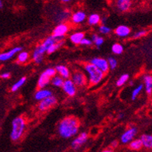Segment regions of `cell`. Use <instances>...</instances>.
Wrapping results in <instances>:
<instances>
[{
	"label": "cell",
	"mask_w": 152,
	"mask_h": 152,
	"mask_svg": "<svg viewBox=\"0 0 152 152\" xmlns=\"http://www.w3.org/2000/svg\"><path fill=\"white\" fill-rule=\"evenodd\" d=\"M116 8L121 12L127 11L131 6V1L130 0H118L116 2Z\"/></svg>",
	"instance_id": "cell-18"
},
{
	"label": "cell",
	"mask_w": 152,
	"mask_h": 152,
	"mask_svg": "<svg viewBox=\"0 0 152 152\" xmlns=\"http://www.w3.org/2000/svg\"><path fill=\"white\" fill-rule=\"evenodd\" d=\"M61 88L63 91L69 96H74L77 92L75 85L73 83V82L71 80L70 78L64 80V84H63Z\"/></svg>",
	"instance_id": "cell-12"
},
{
	"label": "cell",
	"mask_w": 152,
	"mask_h": 152,
	"mask_svg": "<svg viewBox=\"0 0 152 152\" xmlns=\"http://www.w3.org/2000/svg\"><path fill=\"white\" fill-rule=\"evenodd\" d=\"M56 73L57 72L55 68H49L46 69L39 77L37 82L38 88H40V89L45 88L50 83L51 78L56 75Z\"/></svg>",
	"instance_id": "cell-4"
},
{
	"label": "cell",
	"mask_w": 152,
	"mask_h": 152,
	"mask_svg": "<svg viewBox=\"0 0 152 152\" xmlns=\"http://www.w3.org/2000/svg\"><path fill=\"white\" fill-rule=\"evenodd\" d=\"M90 64H93L94 66L99 69L101 72H102L104 74L107 73L110 69L107 60L102 58H94L90 61Z\"/></svg>",
	"instance_id": "cell-6"
},
{
	"label": "cell",
	"mask_w": 152,
	"mask_h": 152,
	"mask_svg": "<svg viewBox=\"0 0 152 152\" xmlns=\"http://www.w3.org/2000/svg\"><path fill=\"white\" fill-rule=\"evenodd\" d=\"M85 70L88 74V82L92 86L100 83L104 78V73L90 63L85 65Z\"/></svg>",
	"instance_id": "cell-3"
},
{
	"label": "cell",
	"mask_w": 152,
	"mask_h": 152,
	"mask_svg": "<svg viewBox=\"0 0 152 152\" xmlns=\"http://www.w3.org/2000/svg\"><path fill=\"white\" fill-rule=\"evenodd\" d=\"M0 77L2 78H4V79H6V78H9L10 77V74L9 72H4V73H2Z\"/></svg>",
	"instance_id": "cell-37"
},
{
	"label": "cell",
	"mask_w": 152,
	"mask_h": 152,
	"mask_svg": "<svg viewBox=\"0 0 152 152\" xmlns=\"http://www.w3.org/2000/svg\"><path fill=\"white\" fill-rule=\"evenodd\" d=\"M129 147L130 149L134 151H138L141 149L143 147L142 142L140 139H134L130 143H129Z\"/></svg>",
	"instance_id": "cell-24"
},
{
	"label": "cell",
	"mask_w": 152,
	"mask_h": 152,
	"mask_svg": "<svg viewBox=\"0 0 152 152\" xmlns=\"http://www.w3.org/2000/svg\"><path fill=\"white\" fill-rule=\"evenodd\" d=\"M112 51L116 54H122L123 51H124V47L120 44L116 43L112 46Z\"/></svg>",
	"instance_id": "cell-32"
},
{
	"label": "cell",
	"mask_w": 152,
	"mask_h": 152,
	"mask_svg": "<svg viewBox=\"0 0 152 152\" xmlns=\"http://www.w3.org/2000/svg\"><path fill=\"white\" fill-rule=\"evenodd\" d=\"M80 44H82V45H85V46H90V45H92V40H91V39L85 37L82 39Z\"/></svg>",
	"instance_id": "cell-36"
},
{
	"label": "cell",
	"mask_w": 152,
	"mask_h": 152,
	"mask_svg": "<svg viewBox=\"0 0 152 152\" xmlns=\"http://www.w3.org/2000/svg\"><path fill=\"white\" fill-rule=\"evenodd\" d=\"M91 40H92V42L94 43L96 46L98 47V48L101 46V45L104 43V39H103L102 37L97 35V34H93V35L92 36V39H91Z\"/></svg>",
	"instance_id": "cell-29"
},
{
	"label": "cell",
	"mask_w": 152,
	"mask_h": 152,
	"mask_svg": "<svg viewBox=\"0 0 152 152\" xmlns=\"http://www.w3.org/2000/svg\"><path fill=\"white\" fill-rule=\"evenodd\" d=\"M100 20H101V18H100L99 15L97 13H92L88 16V23L91 26H95V25L99 23Z\"/></svg>",
	"instance_id": "cell-23"
},
{
	"label": "cell",
	"mask_w": 152,
	"mask_h": 152,
	"mask_svg": "<svg viewBox=\"0 0 152 152\" xmlns=\"http://www.w3.org/2000/svg\"><path fill=\"white\" fill-rule=\"evenodd\" d=\"M3 7V3H2V2L0 0V10Z\"/></svg>",
	"instance_id": "cell-40"
},
{
	"label": "cell",
	"mask_w": 152,
	"mask_h": 152,
	"mask_svg": "<svg viewBox=\"0 0 152 152\" xmlns=\"http://www.w3.org/2000/svg\"><path fill=\"white\" fill-rule=\"evenodd\" d=\"M52 92L50 91L49 89H46V88H42V89H40L38 90L37 92L35 93V96H34V98L35 99L37 100V101H42V100L45 99L50 97V96H52Z\"/></svg>",
	"instance_id": "cell-14"
},
{
	"label": "cell",
	"mask_w": 152,
	"mask_h": 152,
	"mask_svg": "<svg viewBox=\"0 0 152 152\" xmlns=\"http://www.w3.org/2000/svg\"><path fill=\"white\" fill-rule=\"evenodd\" d=\"M140 140L142 142L143 147L151 149L152 148V135L150 134H143L140 137Z\"/></svg>",
	"instance_id": "cell-20"
},
{
	"label": "cell",
	"mask_w": 152,
	"mask_h": 152,
	"mask_svg": "<svg viewBox=\"0 0 152 152\" xmlns=\"http://www.w3.org/2000/svg\"><path fill=\"white\" fill-rule=\"evenodd\" d=\"M28 52H26V51H21V52L19 53L18 57H17V62L20 63V64H23V63H25L26 61L28 60Z\"/></svg>",
	"instance_id": "cell-28"
},
{
	"label": "cell",
	"mask_w": 152,
	"mask_h": 152,
	"mask_svg": "<svg viewBox=\"0 0 152 152\" xmlns=\"http://www.w3.org/2000/svg\"><path fill=\"white\" fill-rule=\"evenodd\" d=\"M71 80L73 82L75 86H79V87L86 86L87 83V78H86V75L83 72H80V71H75L72 75Z\"/></svg>",
	"instance_id": "cell-8"
},
{
	"label": "cell",
	"mask_w": 152,
	"mask_h": 152,
	"mask_svg": "<svg viewBox=\"0 0 152 152\" xmlns=\"http://www.w3.org/2000/svg\"><path fill=\"white\" fill-rule=\"evenodd\" d=\"M47 52L46 48L43 46L42 44H40L36 47L33 52V60L36 64H40L43 61L44 55Z\"/></svg>",
	"instance_id": "cell-10"
},
{
	"label": "cell",
	"mask_w": 152,
	"mask_h": 152,
	"mask_svg": "<svg viewBox=\"0 0 152 152\" xmlns=\"http://www.w3.org/2000/svg\"><path fill=\"white\" fill-rule=\"evenodd\" d=\"M129 79V75L124 74L120 76V78L116 81V86H123L125 83H126Z\"/></svg>",
	"instance_id": "cell-30"
},
{
	"label": "cell",
	"mask_w": 152,
	"mask_h": 152,
	"mask_svg": "<svg viewBox=\"0 0 152 152\" xmlns=\"http://www.w3.org/2000/svg\"><path fill=\"white\" fill-rule=\"evenodd\" d=\"M143 79H144L145 91L148 94L151 95L152 93V75L148 74L144 75Z\"/></svg>",
	"instance_id": "cell-19"
},
{
	"label": "cell",
	"mask_w": 152,
	"mask_h": 152,
	"mask_svg": "<svg viewBox=\"0 0 152 152\" xmlns=\"http://www.w3.org/2000/svg\"><path fill=\"white\" fill-rule=\"evenodd\" d=\"M83 38H85L84 33L75 32L70 36V40L75 44H80Z\"/></svg>",
	"instance_id": "cell-21"
},
{
	"label": "cell",
	"mask_w": 152,
	"mask_h": 152,
	"mask_svg": "<svg viewBox=\"0 0 152 152\" xmlns=\"http://www.w3.org/2000/svg\"><path fill=\"white\" fill-rule=\"evenodd\" d=\"M86 19V12L83 11H77L74 12L72 16V20L74 23H81L84 22Z\"/></svg>",
	"instance_id": "cell-17"
},
{
	"label": "cell",
	"mask_w": 152,
	"mask_h": 152,
	"mask_svg": "<svg viewBox=\"0 0 152 152\" xmlns=\"http://www.w3.org/2000/svg\"><path fill=\"white\" fill-rule=\"evenodd\" d=\"M107 61H108L109 68H110V69L114 70V69L117 67V61H116L115 58L110 57V58H108Z\"/></svg>",
	"instance_id": "cell-33"
},
{
	"label": "cell",
	"mask_w": 152,
	"mask_h": 152,
	"mask_svg": "<svg viewBox=\"0 0 152 152\" xmlns=\"http://www.w3.org/2000/svg\"><path fill=\"white\" fill-rule=\"evenodd\" d=\"M58 41H60V40L56 39V38H54V37L50 36V37H47L46 39L43 41V43L41 44H42L44 48H46V50H47L48 48H50V46L54 45V44H56V43L58 42Z\"/></svg>",
	"instance_id": "cell-22"
},
{
	"label": "cell",
	"mask_w": 152,
	"mask_h": 152,
	"mask_svg": "<svg viewBox=\"0 0 152 152\" xmlns=\"http://www.w3.org/2000/svg\"><path fill=\"white\" fill-rule=\"evenodd\" d=\"M143 88H144V86H143L142 84H140L134 88L132 92V94H131V99H132V100L136 99L137 97L138 96V95L140 94V92L142 91Z\"/></svg>",
	"instance_id": "cell-31"
},
{
	"label": "cell",
	"mask_w": 152,
	"mask_h": 152,
	"mask_svg": "<svg viewBox=\"0 0 152 152\" xmlns=\"http://www.w3.org/2000/svg\"><path fill=\"white\" fill-rule=\"evenodd\" d=\"M22 51V48L21 47H16V48H12L10 50L7 51V52H4L0 54V61H6L14 56L15 54L17 53H20Z\"/></svg>",
	"instance_id": "cell-13"
},
{
	"label": "cell",
	"mask_w": 152,
	"mask_h": 152,
	"mask_svg": "<svg viewBox=\"0 0 152 152\" xmlns=\"http://www.w3.org/2000/svg\"><path fill=\"white\" fill-rule=\"evenodd\" d=\"M64 79L59 75H55L51 78V83L53 86H56V87H62L63 84H64Z\"/></svg>",
	"instance_id": "cell-27"
},
{
	"label": "cell",
	"mask_w": 152,
	"mask_h": 152,
	"mask_svg": "<svg viewBox=\"0 0 152 152\" xmlns=\"http://www.w3.org/2000/svg\"><path fill=\"white\" fill-rule=\"evenodd\" d=\"M146 34H147L146 30H140V31H137V32H136L134 34L133 38H134V39H138V38H140V37H142L145 36Z\"/></svg>",
	"instance_id": "cell-35"
},
{
	"label": "cell",
	"mask_w": 152,
	"mask_h": 152,
	"mask_svg": "<svg viewBox=\"0 0 152 152\" xmlns=\"http://www.w3.org/2000/svg\"><path fill=\"white\" fill-rule=\"evenodd\" d=\"M117 145H118V142H117L116 140H114V141H113V142L111 143V146H112V148H116Z\"/></svg>",
	"instance_id": "cell-38"
},
{
	"label": "cell",
	"mask_w": 152,
	"mask_h": 152,
	"mask_svg": "<svg viewBox=\"0 0 152 152\" xmlns=\"http://www.w3.org/2000/svg\"><path fill=\"white\" fill-rule=\"evenodd\" d=\"M102 152H113L112 150H110V149H106V150H103Z\"/></svg>",
	"instance_id": "cell-39"
},
{
	"label": "cell",
	"mask_w": 152,
	"mask_h": 152,
	"mask_svg": "<svg viewBox=\"0 0 152 152\" xmlns=\"http://www.w3.org/2000/svg\"><path fill=\"white\" fill-rule=\"evenodd\" d=\"M55 70L59 74V76H61L63 79H68L69 77H70V71H69V69L66 66H64V65H61V64L58 65L55 68Z\"/></svg>",
	"instance_id": "cell-16"
},
{
	"label": "cell",
	"mask_w": 152,
	"mask_h": 152,
	"mask_svg": "<svg viewBox=\"0 0 152 152\" xmlns=\"http://www.w3.org/2000/svg\"><path fill=\"white\" fill-rule=\"evenodd\" d=\"M69 30V27L67 24L65 23H60L53 30L52 35L54 38H56L58 40H62V38L66 35L67 33Z\"/></svg>",
	"instance_id": "cell-5"
},
{
	"label": "cell",
	"mask_w": 152,
	"mask_h": 152,
	"mask_svg": "<svg viewBox=\"0 0 152 152\" xmlns=\"http://www.w3.org/2000/svg\"><path fill=\"white\" fill-rule=\"evenodd\" d=\"M130 28L126 25H120L118 26L115 30V34L120 37H126L130 34Z\"/></svg>",
	"instance_id": "cell-15"
},
{
	"label": "cell",
	"mask_w": 152,
	"mask_h": 152,
	"mask_svg": "<svg viewBox=\"0 0 152 152\" xmlns=\"http://www.w3.org/2000/svg\"><path fill=\"white\" fill-rule=\"evenodd\" d=\"M88 140V134L86 132L81 133L78 136L76 137L72 142V148L75 150L79 149Z\"/></svg>",
	"instance_id": "cell-11"
},
{
	"label": "cell",
	"mask_w": 152,
	"mask_h": 152,
	"mask_svg": "<svg viewBox=\"0 0 152 152\" xmlns=\"http://www.w3.org/2000/svg\"><path fill=\"white\" fill-rule=\"evenodd\" d=\"M26 127V121L22 116H17L12 121V130L10 138L13 141H17L21 138Z\"/></svg>",
	"instance_id": "cell-2"
},
{
	"label": "cell",
	"mask_w": 152,
	"mask_h": 152,
	"mask_svg": "<svg viewBox=\"0 0 152 152\" xmlns=\"http://www.w3.org/2000/svg\"><path fill=\"white\" fill-rule=\"evenodd\" d=\"M79 130L78 120L72 116L65 117L59 123L58 126V134L61 137L68 139L75 136Z\"/></svg>",
	"instance_id": "cell-1"
},
{
	"label": "cell",
	"mask_w": 152,
	"mask_h": 152,
	"mask_svg": "<svg viewBox=\"0 0 152 152\" xmlns=\"http://www.w3.org/2000/svg\"><path fill=\"white\" fill-rule=\"evenodd\" d=\"M137 129L134 126L127 129L120 137V141L124 144H129L134 140L137 135Z\"/></svg>",
	"instance_id": "cell-7"
},
{
	"label": "cell",
	"mask_w": 152,
	"mask_h": 152,
	"mask_svg": "<svg viewBox=\"0 0 152 152\" xmlns=\"http://www.w3.org/2000/svg\"><path fill=\"white\" fill-rule=\"evenodd\" d=\"M99 31L100 34H108L111 32V28L104 25V24H102L99 27Z\"/></svg>",
	"instance_id": "cell-34"
},
{
	"label": "cell",
	"mask_w": 152,
	"mask_h": 152,
	"mask_svg": "<svg viewBox=\"0 0 152 152\" xmlns=\"http://www.w3.org/2000/svg\"><path fill=\"white\" fill-rule=\"evenodd\" d=\"M26 77H22L20 79H19L16 83H14V84L12 85V88H11L12 92H16V91L18 90L20 87H22V86H23L24 83L26 82Z\"/></svg>",
	"instance_id": "cell-26"
},
{
	"label": "cell",
	"mask_w": 152,
	"mask_h": 152,
	"mask_svg": "<svg viewBox=\"0 0 152 152\" xmlns=\"http://www.w3.org/2000/svg\"><path fill=\"white\" fill-rule=\"evenodd\" d=\"M123 116H124V115H122V114H120V116H119V117H120V118H122Z\"/></svg>",
	"instance_id": "cell-41"
},
{
	"label": "cell",
	"mask_w": 152,
	"mask_h": 152,
	"mask_svg": "<svg viewBox=\"0 0 152 152\" xmlns=\"http://www.w3.org/2000/svg\"><path fill=\"white\" fill-rule=\"evenodd\" d=\"M64 44V40H60V41H58V42H57L56 44H54V45H52V46H50V48H48V49H47V53L48 54H52V53L55 52L58 49H59V48H61V47L63 45V44Z\"/></svg>",
	"instance_id": "cell-25"
},
{
	"label": "cell",
	"mask_w": 152,
	"mask_h": 152,
	"mask_svg": "<svg viewBox=\"0 0 152 152\" xmlns=\"http://www.w3.org/2000/svg\"><path fill=\"white\" fill-rule=\"evenodd\" d=\"M57 102H58V100L55 96H50V97L40 101L38 105V108L41 111H45V110L52 108L53 106L56 105Z\"/></svg>",
	"instance_id": "cell-9"
}]
</instances>
